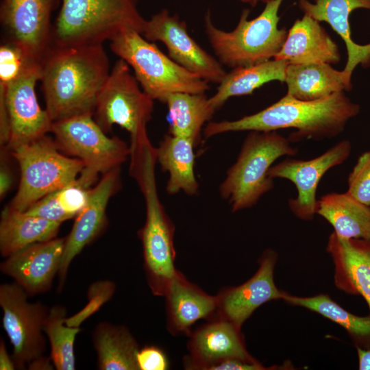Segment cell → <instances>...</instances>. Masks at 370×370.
<instances>
[{
    "mask_svg": "<svg viewBox=\"0 0 370 370\" xmlns=\"http://www.w3.org/2000/svg\"><path fill=\"white\" fill-rule=\"evenodd\" d=\"M110 73L103 45L51 47L41 62L40 81L52 123L92 116Z\"/></svg>",
    "mask_w": 370,
    "mask_h": 370,
    "instance_id": "cell-1",
    "label": "cell"
},
{
    "mask_svg": "<svg viewBox=\"0 0 370 370\" xmlns=\"http://www.w3.org/2000/svg\"><path fill=\"white\" fill-rule=\"evenodd\" d=\"M360 112V106L344 91L328 97L301 101L287 94L280 100L251 115L234 121L210 122L204 130L206 138L230 132H271L293 128L291 142L322 140L340 134L347 122Z\"/></svg>",
    "mask_w": 370,
    "mask_h": 370,
    "instance_id": "cell-2",
    "label": "cell"
},
{
    "mask_svg": "<svg viewBox=\"0 0 370 370\" xmlns=\"http://www.w3.org/2000/svg\"><path fill=\"white\" fill-rule=\"evenodd\" d=\"M156 162V147L147 145L131 157L130 172L145 201V221L138 235L143 245L147 282L154 295L164 297L179 271L175 267V225L158 195Z\"/></svg>",
    "mask_w": 370,
    "mask_h": 370,
    "instance_id": "cell-3",
    "label": "cell"
},
{
    "mask_svg": "<svg viewBox=\"0 0 370 370\" xmlns=\"http://www.w3.org/2000/svg\"><path fill=\"white\" fill-rule=\"evenodd\" d=\"M138 0H61L51 47L103 45L126 29L140 34L145 19Z\"/></svg>",
    "mask_w": 370,
    "mask_h": 370,
    "instance_id": "cell-4",
    "label": "cell"
},
{
    "mask_svg": "<svg viewBox=\"0 0 370 370\" xmlns=\"http://www.w3.org/2000/svg\"><path fill=\"white\" fill-rule=\"evenodd\" d=\"M284 0L265 4L260 14L249 20V10L241 12L236 27L227 32L217 27L208 10L204 29L208 40L222 65L235 69L270 60L281 50L288 30L279 28V10Z\"/></svg>",
    "mask_w": 370,
    "mask_h": 370,
    "instance_id": "cell-5",
    "label": "cell"
},
{
    "mask_svg": "<svg viewBox=\"0 0 370 370\" xmlns=\"http://www.w3.org/2000/svg\"><path fill=\"white\" fill-rule=\"evenodd\" d=\"M297 153L290 140L276 131H250L219 186L221 197L234 212L253 207L274 187L269 171L275 161Z\"/></svg>",
    "mask_w": 370,
    "mask_h": 370,
    "instance_id": "cell-6",
    "label": "cell"
},
{
    "mask_svg": "<svg viewBox=\"0 0 370 370\" xmlns=\"http://www.w3.org/2000/svg\"><path fill=\"white\" fill-rule=\"evenodd\" d=\"M112 51L134 71L141 88L153 100L162 102L175 92L204 94L208 82L166 56L134 29H126L110 40Z\"/></svg>",
    "mask_w": 370,
    "mask_h": 370,
    "instance_id": "cell-7",
    "label": "cell"
},
{
    "mask_svg": "<svg viewBox=\"0 0 370 370\" xmlns=\"http://www.w3.org/2000/svg\"><path fill=\"white\" fill-rule=\"evenodd\" d=\"M59 150L55 140L46 134L8 151L20 169L18 188L9 204L12 208L25 211L78 177L84 162Z\"/></svg>",
    "mask_w": 370,
    "mask_h": 370,
    "instance_id": "cell-8",
    "label": "cell"
},
{
    "mask_svg": "<svg viewBox=\"0 0 370 370\" xmlns=\"http://www.w3.org/2000/svg\"><path fill=\"white\" fill-rule=\"evenodd\" d=\"M153 101L141 88L130 66L119 58L99 94L92 117L106 134L114 125L125 129L133 147L149 140L147 125Z\"/></svg>",
    "mask_w": 370,
    "mask_h": 370,
    "instance_id": "cell-9",
    "label": "cell"
},
{
    "mask_svg": "<svg viewBox=\"0 0 370 370\" xmlns=\"http://www.w3.org/2000/svg\"><path fill=\"white\" fill-rule=\"evenodd\" d=\"M50 132L60 151L81 160L84 166L102 175L119 168L130 154L119 137H108L92 115L53 122Z\"/></svg>",
    "mask_w": 370,
    "mask_h": 370,
    "instance_id": "cell-10",
    "label": "cell"
},
{
    "mask_svg": "<svg viewBox=\"0 0 370 370\" xmlns=\"http://www.w3.org/2000/svg\"><path fill=\"white\" fill-rule=\"evenodd\" d=\"M29 295L15 282L0 285L2 325L13 347L16 369H24L46 349L44 323L49 308L29 302Z\"/></svg>",
    "mask_w": 370,
    "mask_h": 370,
    "instance_id": "cell-11",
    "label": "cell"
},
{
    "mask_svg": "<svg viewBox=\"0 0 370 370\" xmlns=\"http://www.w3.org/2000/svg\"><path fill=\"white\" fill-rule=\"evenodd\" d=\"M141 34L151 42H162L173 60L208 83L219 84L226 74L220 62L188 34L186 22L166 9L145 20Z\"/></svg>",
    "mask_w": 370,
    "mask_h": 370,
    "instance_id": "cell-12",
    "label": "cell"
},
{
    "mask_svg": "<svg viewBox=\"0 0 370 370\" xmlns=\"http://www.w3.org/2000/svg\"><path fill=\"white\" fill-rule=\"evenodd\" d=\"M40 77L41 62L30 60L14 80L0 84L10 123V140L3 147L8 151L50 132L52 121L39 106L35 90Z\"/></svg>",
    "mask_w": 370,
    "mask_h": 370,
    "instance_id": "cell-13",
    "label": "cell"
},
{
    "mask_svg": "<svg viewBox=\"0 0 370 370\" xmlns=\"http://www.w3.org/2000/svg\"><path fill=\"white\" fill-rule=\"evenodd\" d=\"M61 0H2L0 21L8 38L30 60L42 62L51 47L52 12Z\"/></svg>",
    "mask_w": 370,
    "mask_h": 370,
    "instance_id": "cell-14",
    "label": "cell"
},
{
    "mask_svg": "<svg viewBox=\"0 0 370 370\" xmlns=\"http://www.w3.org/2000/svg\"><path fill=\"white\" fill-rule=\"evenodd\" d=\"M351 151L350 141L343 140L309 160L287 158L272 165L269 176L272 179H286L294 184L297 196L288 200V207L298 219L310 221L316 214V193L319 181L328 170L345 162Z\"/></svg>",
    "mask_w": 370,
    "mask_h": 370,
    "instance_id": "cell-15",
    "label": "cell"
},
{
    "mask_svg": "<svg viewBox=\"0 0 370 370\" xmlns=\"http://www.w3.org/2000/svg\"><path fill=\"white\" fill-rule=\"evenodd\" d=\"M278 254L272 249L264 251L258 260L259 267L243 284L224 287L216 295L217 309L214 317L228 321L241 328L245 321L262 304L282 299L284 291L274 282Z\"/></svg>",
    "mask_w": 370,
    "mask_h": 370,
    "instance_id": "cell-16",
    "label": "cell"
},
{
    "mask_svg": "<svg viewBox=\"0 0 370 370\" xmlns=\"http://www.w3.org/2000/svg\"><path fill=\"white\" fill-rule=\"evenodd\" d=\"M120 186L119 167L103 174L101 179L90 190L87 204L75 217L71 230L65 237L63 254L58 273L59 291L63 288L73 260L105 228L109 199Z\"/></svg>",
    "mask_w": 370,
    "mask_h": 370,
    "instance_id": "cell-17",
    "label": "cell"
},
{
    "mask_svg": "<svg viewBox=\"0 0 370 370\" xmlns=\"http://www.w3.org/2000/svg\"><path fill=\"white\" fill-rule=\"evenodd\" d=\"M241 329L228 321L214 317L190 332L184 368L210 370L228 359L255 360L247 352Z\"/></svg>",
    "mask_w": 370,
    "mask_h": 370,
    "instance_id": "cell-18",
    "label": "cell"
},
{
    "mask_svg": "<svg viewBox=\"0 0 370 370\" xmlns=\"http://www.w3.org/2000/svg\"><path fill=\"white\" fill-rule=\"evenodd\" d=\"M64 238L34 243L10 256L0 264V271L11 277L29 296L47 292L58 275Z\"/></svg>",
    "mask_w": 370,
    "mask_h": 370,
    "instance_id": "cell-19",
    "label": "cell"
},
{
    "mask_svg": "<svg viewBox=\"0 0 370 370\" xmlns=\"http://www.w3.org/2000/svg\"><path fill=\"white\" fill-rule=\"evenodd\" d=\"M326 250L334 263L336 287L362 296L370 311V238H343L333 232Z\"/></svg>",
    "mask_w": 370,
    "mask_h": 370,
    "instance_id": "cell-20",
    "label": "cell"
},
{
    "mask_svg": "<svg viewBox=\"0 0 370 370\" xmlns=\"http://www.w3.org/2000/svg\"><path fill=\"white\" fill-rule=\"evenodd\" d=\"M164 297L166 328L172 335H189L195 322L210 320L216 315V295L206 293L180 271L170 282Z\"/></svg>",
    "mask_w": 370,
    "mask_h": 370,
    "instance_id": "cell-21",
    "label": "cell"
},
{
    "mask_svg": "<svg viewBox=\"0 0 370 370\" xmlns=\"http://www.w3.org/2000/svg\"><path fill=\"white\" fill-rule=\"evenodd\" d=\"M320 23L304 14L297 18L274 59L283 60L288 64L338 63L341 58L338 47Z\"/></svg>",
    "mask_w": 370,
    "mask_h": 370,
    "instance_id": "cell-22",
    "label": "cell"
},
{
    "mask_svg": "<svg viewBox=\"0 0 370 370\" xmlns=\"http://www.w3.org/2000/svg\"><path fill=\"white\" fill-rule=\"evenodd\" d=\"M299 8L319 22L328 23L343 39L347 52V60L343 71L352 77L358 65L370 66V43L359 45L352 38L349 24L351 13L357 9L370 10V0H299Z\"/></svg>",
    "mask_w": 370,
    "mask_h": 370,
    "instance_id": "cell-23",
    "label": "cell"
},
{
    "mask_svg": "<svg viewBox=\"0 0 370 370\" xmlns=\"http://www.w3.org/2000/svg\"><path fill=\"white\" fill-rule=\"evenodd\" d=\"M284 82L286 94L301 101L321 99L352 88V77L328 63L288 64Z\"/></svg>",
    "mask_w": 370,
    "mask_h": 370,
    "instance_id": "cell-24",
    "label": "cell"
},
{
    "mask_svg": "<svg viewBox=\"0 0 370 370\" xmlns=\"http://www.w3.org/2000/svg\"><path fill=\"white\" fill-rule=\"evenodd\" d=\"M61 224L5 206L0 220L1 255L7 258L31 245L56 238Z\"/></svg>",
    "mask_w": 370,
    "mask_h": 370,
    "instance_id": "cell-25",
    "label": "cell"
},
{
    "mask_svg": "<svg viewBox=\"0 0 370 370\" xmlns=\"http://www.w3.org/2000/svg\"><path fill=\"white\" fill-rule=\"evenodd\" d=\"M195 146L188 138L169 134L164 136L156 148L157 162L162 170L169 173L166 190L169 195L183 192L192 196L198 193Z\"/></svg>",
    "mask_w": 370,
    "mask_h": 370,
    "instance_id": "cell-26",
    "label": "cell"
},
{
    "mask_svg": "<svg viewBox=\"0 0 370 370\" xmlns=\"http://www.w3.org/2000/svg\"><path fill=\"white\" fill-rule=\"evenodd\" d=\"M100 370H139L138 344L130 330L123 325L108 321L99 323L92 332Z\"/></svg>",
    "mask_w": 370,
    "mask_h": 370,
    "instance_id": "cell-27",
    "label": "cell"
},
{
    "mask_svg": "<svg viewBox=\"0 0 370 370\" xmlns=\"http://www.w3.org/2000/svg\"><path fill=\"white\" fill-rule=\"evenodd\" d=\"M316 214L329 222L341 238H370V206L347 192L321 196L317 199Z\"/></svg>",
    "mask_w": 370,
    "mask_h": 370,
    "instance_id": "cell-28",
    "label": "cell"
},
{
    "mask_svg": "<svg viewBox=\"0 0 370 370\" xmlns=\"http://www.w3.org/2000/svg\"><path fill=\"white\" fill-rule=\"evenodd\" d=\"M99 174L84 166L75 180L44 197L25 212L60 223L75 218L87 204L90 190Z\"/></svg>",
    "mask_w": 370,
    "mask_h": 370,
    "instance_id": "cell-29",
    "label": "cell"
},
{
    "mask_svg": "<svg viewBox=\"0 0 370 370\" xmlns=\"http://www.w3.org/2000/svg\"><path fill=\"white\" fill-rule=\"evenodd\" d=\"M162 103L166 104L169 134L199 142L201 132L217 110L205 93L175 92L167 95Z\"/></svg>",
    "mask_w": 370,
    "mask_h": 370,
    "instance_id": "cell-30",
    "label": "cell"
},
{
    "mask_svg": "<svg viewBox=\"0 0 370 370\" xmlns=\"http://www.w3.org/2000/svg\"><path fill=\"white\" fill-rule=\"evenodd\" d=\"M288 64L283 60H270L256 65L232 69L219 84L216 92L209 98L217 110L233 97L251 95L272 81L284 82Z\"/></svg>",
    "mask_w": 370,
    "mask_h": 370,
    "instance_id": "cell-31",
    "label": "cell"
},
{
    "mask_svg": "<svg viewBox=\"0 0 370 370\" xmlns=\"http://www.w3.org/2000/svg\"><path fill=\"white\" fill-rule=\"evenodd\" d=\"M285 302L317 312L343 327L356 347L370 349V315L360 317L347 311L324 293L312 297H299L284 291Z\"/></svg>",
    "mask_w": 370,
    "mask_h": 370,
    "instance_id": "cell-32",
    "label": "cell"
},
{
    "mask_svg": "<svg viewBox=\"0 0 370 370\" xmlns=\"http://www.w3.org/2000/svg\"><path fill=\"white\" fill-rule=\"evenodd\" d=\"M66 309L60 304L49 308L44 323V332L49 340L50 357L58 370L75 369V341L79 327L66 324Z\"/></svg>",
    "mask_w": 370,
    "mask_h": 370,
    "instance_id": "cell-33",
    "label": "cell"
},
{
    "mask_svg": "<svg viewBox=\"0 0 370 370\" xmlns=\"http://www.w3.org/2000/svg\"><path fill=\"white\" fill-rule=\"evenodd\" d=\"M114 291L115 284L110 280H99L91 284L87 293L88 302L79 312L66 317V324L79 327L84 321L96 312L112 297Z\"/></svg>",
    "mask_w": 370,
    "mask_h": 370,
    "instance_id": "cell-34",
    "label": "cell"
},
{
    "mask_svg": "<svg viewBox=\"0 0 370 370\" xmlns=\"http://www.w3.org/2000/svg\"><path fill=\"white\" fill-rule=\"evenodd\" d=\"M347 193L358 201L370 206V150L362 153L347 179Z\"/></svg>",
    "mask_w": 370,
    "mask_h": 370,
    "instance_id": "cell-35",
    "label": "cell"
},
{
    "mask_svg": "<svg viewBox=\"0 0 370 370\" xmlns=\"http://www.w3.org/2000/svg\"><path fill=\"white\" fill-rule=\"evenodd\" d=\"M30 60L16 45L4 42L0 47V84L7 85L14 80Z\"/></svg>",
    "mask_w": 370,
    "mask_h": 370,
    "instance_id": "cell-36",
    "label": "cell"
},
{
    "mask_svg": "<svg viewBox=\"0 0 370 370\" xmlns=\"http://www.w3.org/2000/svg\"><path fill=\"white\" fill-rule=\"evenodd\" d=\"M139 370H166L169 362L165 352L156 345H145L137 354Z\"/></svg>",
    "mask_w": 370,
    "mask_h": 370,
    "instance_id": "cell-37",
    "label": "cell"
},
{
    "mask_svg": "<svg viewBox=\"0 0 370 370\" xmlns=\"http://www.w3.org/2000/svg\"><path fill=\"white\" fill-rule=\"evenodd\" d=\"M275 367H276L272 368L266 367L256 359L249 360L232 358L212 367L210 370H266L278 369Z\"/></svg>",
    "mask_w": 370,
    "mask_h": 370,
    "instance_id": "cell-38",
    "label": "cell"
},
{
    "mask_svg": "<svg viewBox=\"0 0 370 370\" xmlns=\"http://www.w3.org/2000/svg\"><path fill=\"white\" fill-rule=\"evenodd\" d=\"M0 168V197L3 199L10 190L12 184V173L1 157Z\"/></svg>",
    "mask_w": 370,
    "mask_h": 370,
    "instance_id": "cell-39",
    "label": "cell"
},
{
    "mask_svg": "<svg viewBox=\"0 0 370 370\" xmlns=\"http://www.w3.org/2000/svg\"><path fill=\"white\" fill-rule=\"evenodd\" d=\"M16 365L12 356L8 354L3 339L0 341V369L13 370L16 369Z\"/></svg>",
    "mask_w": 370,
    "mask_h": 370,
    "instance_id": "cell-40",
    "label": "cell"
},
{
    "mask_svg": "<svg viewBox=\"0 0 370 370\" xmlns=\"http://www.w3.org/2000/svg\"><path fill=\"white\" fill-rule=\"evenodd\" d=\"M27 367L31 370H51L54 365L50 356L42 355L29 362Z\"/></svg>",
    "mask_w": 370,
    "mask_h": 370,
    "instance_id": "cell-41",
    "label": "cell"
},
{
    "mask_svg": "<svg viewBox=\"0 0 370 370\" xmlns=\"http://www.w3.org/2000/svg\"><path fill=\"white\" fill-rule=\"evenodd\" d=\"M356 350L358 358V369L370 370V349L356 347Z\"/></svg>",
    "mask_w": 370,
    "mask_h": 370,
    "instance_id": "cell-42",
    "label": "cell"
},
{
    "mask_svg": "<svg viewBox=\"0 0 370 370\" xmlns=\"http://www.w3.org/2000/svg\"><path fill=\"white\" fill-rule=\"evenodd\" d=\"M241 2L247 4L251 7L256 6L258 3H267L272 0H239Z\"/></svg>",
    "mask_w": 370,
    "mask_h": 370,
    "instance_id": "cell-43",
    "label": "cell"
}]
</instances>
